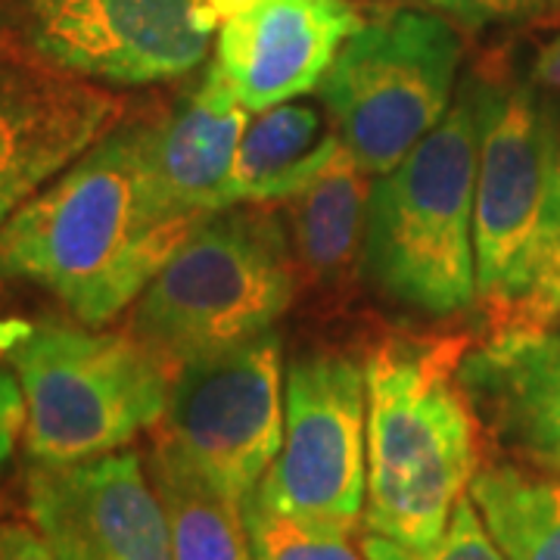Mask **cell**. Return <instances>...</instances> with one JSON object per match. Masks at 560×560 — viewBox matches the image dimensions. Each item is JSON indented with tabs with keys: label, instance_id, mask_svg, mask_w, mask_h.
<instances>
[{
	"label": "cell",
	"instance_id": "obj_1",
	"mask_svg": "<svg viewBox=\"0 0 560 560\" xmlns=\"http://www.w3.org/2000/svg\"><path fill=\"white\" fill-rule=\"evenodd\" d=\"M194 224L153 187L147 119H119L0 224V280L35 283L103 327L138 302Z\"/></svg>",
	"mask_w": 560,
	"mask_h": 560
},
{
	"label": "cell",
	"instance_id": "obj_2",
	"mask_svg": "<svg viewBox=\"0 0 560 560\" xmlns=\"http://www.w3.org/2000/svg\"><path fill=\"white\" fill-rule=\"evenodd\" d=\"M458 346L389 342L364 364V526L408 548L442 539L477 477V420L452 368Z\"/></svg>",
	"mask_w": 560,
	"mask_h": 560
},
{
	"label": "cell",
	"instance_id": "obj_3",
	"mask_svg": "<svg viewBox=\"0 0 560 560\" xmlns=\"http://www.w3.org/2000/svg\"><path fill=\"white\" fill-rule=\"evenodd\" d=\"M480 156L474 197L477 296L495 330L523 327L560 243V103L533 81H467Z\"/></svg>",
	"mask_w": 560,
	"mask_h": 560
},
{
	"label": "cell",
	"instance_id": "obj_4",
	"mask_svg": "<svg viewBox=\"0 0 560 560\" xmlns=\"http://www.w3.org/2000/svg\"><path fill=\"white\" fill-rule=\"evenodd\" d=\"M477 156L480 128L467 84L440 125L371 184L361 265L383 296L430 318H448L480 302Z\"/></svg>",
	"mask_w": 560,
	"mask_h": 560
},
{
	"label": "cell",
	"instance_id": "obj_5",
	"mask_svg": "<svg viewBox=\"0 0 560 560\" xmlns=\"http://www.w3.org/2000/svg\"><path fill=\"white\" fill-rule=\"evenodd\" d=\"M0 355L25 396L28 460L72 464L121 452L160 427L175 374L131 334L69 320H3Z\"/></svg>",
	"mask_w": 560,
	"mask_h": 560
},
{
	"label": "cell",
	"instance_id": "obj_6",
	"mask_svg": "<svg viewBox=\"0 0 560 560\" xmlns=\"http://www.w3.org/2000/svg\"><path fill=\"white\" fill-rule=\"evenodd\" d=\"M296 293L287 234L265 209L228 206L200 219L143 287L131 337L178 374L271 330Z\"/></svg>",
	"mask_w": 560,
	"mask_h": 560
},
{
	"label": "cell",
	"instance_id": "obj_7",
	"mask_svg": "<svg viewBox=\"0 0 560 560\" xmlns=\"http://www.w3.org/2000/svg\"><path fill=\"white\" fill-rule=\"evenodd\" d=\"M243 0H0V54L91 84L194 72Z\"/></svg>",
	"mask_w": 560,
	"mask_h": 560
},
{
	"label": "cell",
	"instance_id": "obj_8",
	"mask_svg": "<svg viewBox=\"0 0 560 560\" xmlns=\"http://www.w3.org/2000/svg\"><path fill=\"white\" fill-rule=\"evenodd\" d=\"M460 44L436 13L393 10L359 25L320 81L342 147L368 175L399 165L452 106Z\"/></svg>",
	"mask_w": 560,
	"mask_h": 560
},
{
	"label": "cell",
	"instance_id": "obj_9",
	"mask_svg": "<svg viewBox=\"0 0 560 560\" xmlns=\"http://www.w3.org/2000/svg\"><path fill=\"white\" fill-rule=\"evenodd\" d=\"M256 499L296 521L349 533L368 499V381L340 352L296 355L283 377V442Z\"/></svg>",
	"mask_w": 560,
	"mask_h": 560
},
{
	"label": "cell",
	"instance_id": "obj_10",
	"mask_svg": "<svg viewBox=\"0 0 560 560\" xmlns=\"http://www.w3.org/2000/svg\"><path fill=\"white\" fill-rule=\"evenodd\" d=\"M160 436L224 495L241 504L253 495L283 442V340L278 330L187 361L172 381Z\"/></svg>",
	"mask_w": 560,
	"mask_h": 560
},
{
	"label": "cell",
	"instance_id": "obj_11",
	"mask_svg": "<svg viewBox=\"0 0 560 560\" xmlns=\"http://www.w3.org/2000/svg\"><path fill=\"white\" fill-rule=\"evenodd\" d=\"M25 508L57 560H172L165 504L135 452L28 460Z\"/></svg>",
	"mask_w": 560,
	"mask_h": 560
},
{
	"label": "cell",
	"instance_id": "obj_12",
	"mask_svg": "<svg viewBox=\"0 0 560 560\" xmlns=\"http://www.w3.org/2000/svg\"><path fill=\"white\" fill-rule=\"evenodd\" d=\"M119 119L109 91L0 54V224Z\"/></svg>",
	"mask_w": 560,
	"mask_h": 560
},
{
	"label": "cell",
	"instance_id": "obj_13",
	"mask_svg": "<svg viewBox=\"0 0 560 560\" xmlns=\"http://www.w3.org/2000/svg\"><path fill=\"white\" fill-rule=\"evenodd\" d=\"M359 25L346 0H243L221 22L209 66L261 113L315 91Z\"/></svg>",
	"mask_w": 560,
	"mask_h": 560
},
{
	"label": "cell",
	"instance_id": "obj_14",
	"mask_svg": "<svg viewBox=\"0 0 560 560\" xmlns=\"http://www.w3.org/2000/svg\"><path fill=\"white\" fill-rule=\"evenodd\" d=\"M458 386L508 452L560 474V330H495L460 355Z\"/></svg>",
	"mask_w": 560,
	"mask_h": 560
},
{
	"label": "cell",
	"instance_id": "obj_15",
	"mask_svg": "<svg viewBox=\"0 0 560 560\" xmlns=\"http://www.w3.org/2000/svg\"><path fill=\"white\" fill-rule=\"evenodd\" d=\"M246 113L249 109L209 66L194 91L156 119H147L150 178L172 215L200 221L234 206L231 178Z\"/></svg>",
	"mask_w": 560,
	"mask_h": 560
},
{
	"label": "cell",
	"instance_id": "obj_16",
	"mask_svg": "<svg viewBox=\"0 0 560 560\" xmlns=\"http://www.w3.org/2000/svg\"><path fill=\"white\" fill-rule=\"evenodd\" d=\"M231 178V202L290 200L342 147L312 103L287 101L253 113Z\"/></svg>",
	"mask_w": 560,
	"mask_h": 560
},
{
	"label": "cell",
	"instance_id": "obj_17",
	"mask_svg": "<svg viewBox=\"0 0 560 560\" xmlns=\"http://www.w3.org/2000/svg\"><path fill=\"white\" fill-rule=\"evenodd\" d=\"M147 470L165 504L172 560H253L241 501L224 495L165 436H156Z\"/></svg>",
	"mask_w": 560,
	"mask_h": 560
},
{
	"label": "cell",
	"instance_id": "obj_18",
	"mask_svg": "<svg viewBox=\"0 0 560 560\" xmlns=\"http://www.w3.org/2000/svg\"><path fill=\"white\" fill-rule=\"evenodd\" d=\"M467 495L504 560H560V474L492 464Z\"/></svg>",
	"mask_w": 560,
	"mask_h": 560
},
{
	"label": "cell",
	"instance_id": "obj_19",
	"mask_svg": "<svg viewBox=\"0 0 560 560\" xmlns=\"http://www.w3.org/2000/svg\"><path fill=\"white\" fill-rule=\"evenodd\" d=\"M368 172L340 147L315 178L290 197V221L296 256L312 275H337L364 237L368 219Z\"/></svg>",
	"mask_w": 560,
	"mask_h": 560
},
{
	"label": "cell",
	"instance_id": "obj_20",
	"mask_svg": "<svg viewBox=\"0 0 560 560\" xmlns=\"http://www.w3.org/2000/svg\"><path fill=\"white\" fill-rule=\"evenodd\" d=\"M243 523L253 560H368L349 533L324 529L265 508L256 492L243 501Z\"/></svg>",
	"mask_w": 560,
	"mask_h": 560
},
{
	"label": "cell",
	"instance_id": "obj_21",
	"mask_svg": "<svg viewBox=\"0 0 560 560\" xmlns=\"http://www.w3.org/2000/svg\"><path fill=\"white\" fill-rule=\"evenodd\" d=\"M361 551L368 560H504L470 495H464L455 504L452 521L440 541L427 548H408V545L368 533V539L361 541Z\"/></svg>",
	"mask_w": 560,
	"mask_h": 560
},
{
	"label": "cell",
	"instance_id": "obj_22",
	"mask_svg": "<svg viewBox=\"0 0 560 560\" xmlns=\"http://www.w3.org/2000/svg\"><path fill=\"white\" fill-rule=\"evenodd\" d=\"M442 16L460 22L464 28L514 25L545 16L555 0H427Z\"/></svg>",
	"mask_w": 560,
	"mask_h": 560
},
{
	"label": "cell",
	"instance_id": "obj_23",
	"mask_svg": "<svg viewBox=\"0 0 560 560\" xmlns=\"http://www.w3.org/2000/svg\"><path fill=\"white\" fill-rule=\"evenodd\" d=\"M25 433V396L16 374L0 371V474Z\"/></svg>",
	"mask_w": 560,
	"mask_h": 560
},
{
	"label": "cell",
	"instance_id": "obj_24",
	"mask_svg": "<svg viewBox=\"0 0 560 560\" xmlns=\"http://www.w3.org/2000/svg\"><path fill=\"white\" fill-rule=\"evenodd\" d=\"M0 560H57L35 523H0Z\"/></svg>",
	"mask_w": 560,
	"mask_h": 560
},
{
	"label": "cell",
	"instance_id": "obj_25",
	"mask_svg": "<svg viewBox=\"0 0 560 560\" xmlns=\"http://www.w3.org/2000/svg\"><path fill=\"white\" fill-rule=\"evenodd\" d=\"M529 81L548 94H560V32L541 44L529 66Z\"/></svg>",
	"mask_w": 560,
	"mask_h": 560
},
{
	"label": "cell",
	"instance_id": "obj_26",
	"mask_svg": "<svg viewBox=\"0 0 560 560\" xmlns=\"http://www.w3.org/2000/svg\"><path fill=\"white\" fill-rule=\"evenodd\" d=\"M555 320H560V243H558V256H555V265H551V275L541 287L539 300L533 305L529 318L523 327H551Z\"/></svg>",
	"mask_w": 560,
	"mask_h": 560
}]
</instances>
